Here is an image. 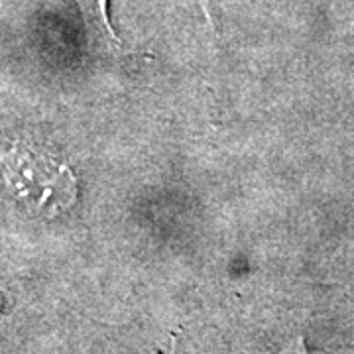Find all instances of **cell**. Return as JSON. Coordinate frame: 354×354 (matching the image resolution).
I'll return each mask as SVG.
<instances>
[{
    "instance_id": "1",
    "label": "cell",
    "mask_w": 354,
    "mask_h": 354,
    "mask_svg": "<svg viewBox=\"0 0 354 354\" xmlns=\"http://www.w3.org/2000/svg\"><path fill=\"white\" fill-rule=\"evenodd\" d=\"M4 181L18 201L44 216L62 213L77 197L75 176L64 162L22 144L4 156Z\"/></svg>"
},
{
    "instance_id": "3",
    "label": "cell",
    "mask_w": 354,
    "mask_h": 354,
    "mask_svg": "<svg viewBox=\"0 0 354 354\" xmlns=\"http://www.w3.org/2000/svg\"><path fill=\"white\" fill-rule=\"evenodd\" d=\"M279 354H309L307 342H305L304 337H297V339H293Z\"/></svg>"
},
{
    "instance_id": "2",
    "label": "cell",
    "mask_w": 354,
    "mask_h": 354,
    "mask_svg": "<svg viewBox=\"0 0 354 354\" xmlns=\"http://www.w3.org/2000/svg\"><path fill=\"white\" fill-rule=\"evenodd\" d=\"M77 4H79L81 14H83L87 30L97 38V41L109 50H118L120 39L116 38L113 26L109 22L106 0H77Z\"/></svg>"
}]
</instances>
